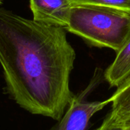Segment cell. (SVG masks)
I'll return each mask as SVG.
<instances>
[{"instance_id":"cell-1","label":"cell","mask_w":130,"mask_h":130,"mask_svg":"<svg viewBox=\"0 0 130 130\" xmlns=\"http://www.w3.org/2000/svg\"><path fill=\"white\" fill-rule=\"evenodd\" d=\"M75 57L65 28L0 8V64L7 91L21 108L60 120L75 96L69 81Z\"/></svg>"},{"instance_id":"cell-2","label":"cell","mask_w":130,"mask_h":130,"mask_svg":"<svg viewBox=\"0 0 130 130\" xmlns=\"http://www.w3.org/2000/svg\"><path fill=\"white\" fill-rule=\"evenodd\" d=\"M66 30L87 43L117 53L130 39V11L93 5H73Z\"/></svg>"},{"instance_id":"cell-3","label":"cell","mask_w":130,"mask_h":130,"mask_svg":"<svg viewBox=\"0 0 130 130\" xmlns=\"http://www.w3.org/2000/svg\"><path fill=\"white\" fill-rule=\"evenodd\" d=\"M89 88L90 86L82 93L74 96L63 117L49 130L87 129L91 117L108 104L106 101H85L84 98L88 92Z\"/></svg>"},{"instance_id":"cell-4","label":"cell","mask_w":130,"mask_h":130,"mask_svg":"<svg viewBox=\"0 0 130 130\" xmlns=\"http://www.w3.org/2000/svg\"><path fill=\"white\" fill-rule=\"evenodd\" d=\"M69 0H30L34 21L66 28L71 11Z\"/></svg>"},{"instance_id":"cell-5","label":"cell","mask_w":130,"mask_h":130,"mask_svg":"<svg viewBox=\"0 0 130 130\" xmlns=\"http://www.w3.org/2000/svg\"><path fill=\"white\" fill-rule=\"evenodd\" d=\"M104 78L117 88L130 79V39L117 53L113 62L107 69Z\"/></svg>"},{"instance_id":"cell-6","label":"cell","mask_w":130,"mask_h":130,"mask_svg":"<svg viewBox=\"0 0 130 130\" xmlns=\"http://www.w3.org/2000/svg\"><path fill=\"white\" fill-rule=\"evenodd\" d=\"M106 101L112 103L111 112L115 116L123 120H128L130 117V79L117 88Z\"/></svg>"},{"instance_id":"cell-7","label":"cell","mask_w":130,"mask_h":130,"mask_svg":"<svg viewBox=\"0 0 130 130\" xmlns=\"http://www.w3.org/2000/svg\"><path fill=\"white\" fill-rule=\"evenodd\" d=\"M73 5H93L130 11V0H69Z\"/></svg>"},{"instance_id":"cell-8","label":"cell","mask_w":130,"mask_h":130,"mask_svg":"<svg viewBox=\"0 0 130 130\" xmlns=\"http://www.w3.org/2000/svg\"><path fill=\"white\" fill-rule=\"evenodd\" d=\"M96 130H130V122L120 120L110 111Z\"/></svg>"},{"instance_id":"cell-9","label":"cell","mask_w":130,"mask_h":130,"mask_svg":"<svg viewBox=\"0 0 130 130\" xmlns=\"http://www.w3.org/2000/svg\"><path fill=\"white\" fill-rule=\"evenodd\" d=\"M126 121H128V122H130V117L128 119V120H126Z\"/></svg>"}]
</instances>
